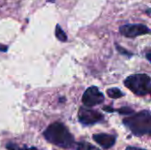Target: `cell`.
Returning a JSON list of instances; mask_svg holds the SVG:
<instances>
[{
  "mask_svg": "<svg viewBox=\"0 0 151 150\" xmlns=\"http://www.w3.org/2000/svg\"><path fill=\"white\" fill-rule=\"evenodd\" d=\"M43 136L50 143L64 149H70L74 143L73 136L69 130L59 122L49 126L44 131Z\"/></svg>",
  "mask_w": 151,
  "mask_h": 150,
  "instance_id": "cell-1",
  "label": "cell"
},
{
  "mask_svg": "<svg viewBox=\"0 0 151 150\" xmlns=\"http://www.w3.org/2000/svg\"><path fill=\"white\" fill-rule=\"evenodd\" d=\"M124 125L135 135L142 136L149 134L151 136V113L142 111L130 116L123 120Z\"/></svg>",
  "mask_w": 151,
  "mask_h": 150,
  "instance_id": "cell-2",
  "label": "cell"
},
{
  "mask_svg": "<svg viewBox=\"0 0 151 150\" xmlns=\"http://www.w3.org/2000/svg\"><path fill=\"white\" fill-rule=\"evenodd\" d=\"M151 79L147 74H134L125 80L126 87L137 95H145L150 91Z\"/></svg>",
  "mask_w": 151,
  "mask_h": 150,
  "instance_id": "cell-3",
  "label": "cell"
},
{
  "mask_svg": "<svg viewBox=\"0 0 151 150\" xmlns=\"http://www.w3.org/2000/svg\"><path fill=\"white\" fill-rule=\"evenodd\" d=\"M104 100V95L100 92V90L93 86L88 88L82 96V103L87 107H93L102 103Z\"/></svg>",
  "mask_w": 151,
  "mask_h": 150,
  "instance_id": "cell-4",
  "label": "cell"
},
{
  "mask_svg": "<svg viewBox=\"0 0 151 150\" xmlns=\"http://www.w3.org/2000/svg\"><path fill=\"white\" fill-rule=\"evenodd\" d=\"M119 32L126 37H136L142 34H150L151 30L143 24H128L119 27Z\"/></svg>",
  "mask_w": 151,
  "mask_h": 150,
  "instance_id": "cell-5",
  "label": "cell"
},
{
  "mask_svg": "<svg viewBox=\"0 0 151 150\" xmlns=\"http://www.w3.org/2000/svg\"><path fill=\"white\" fill-rule=\"evenodd\" d=\"M103 118L104 116L96 111L90 110L85 107H81L79 110V120L83 125H93L101 121Z\"/></svg>",
  "mask_w": 151,
  "mask_h": 150,
  "instance_id": "cell-6",
  "label": "cell"
},
{
  "mask_svg": "<svg viewBox=\"0 0 151 150\" xmlns=\"http://www.w3.org/2000/svg\"><path fill=\"white\" fill-rule=\"evenodd\" d=\"M93 140L104 149H111L116 142V137L107 133H97L93 135Z\"/></svg>",
  "mask_w": 151,
  "mask_h": 150,
  "instance_id": "cell-7",
  "label": "cell"
},
{
  "mask_svg": "<svg viewBox=\"0 0 151 150\" xmlns=\"http://www.w3.org/2000/svg\"><path fill=\"white\" fill-rule=\"evenodd\" d=\"M107 95L113 99H117V98H120L124 95V94L117 88H110L107 90Z\"/></svg>",
  "mask_w": 151,
  "mask_h": 150,
  "instance_id": "cell-8",
  "label": "cell"
},
{
  "mask_svg": "<svg viewBox=\"0 0 151 150\" xmlns=\"http://www.w3.org/2000/svg\"><path fill=\"white\" fill-rule=\"evenodd\" d=\"M55 34H56V37H57L60 42H66L67 36H66L65 33L63 31V29L61 28V27H60L59 25H57V26H56Z\"/></svg>",
  "mask_w": 151,
  "mask_h": 150,
  "instance_id": "cell-9",
  "label": "cell"
},
{
  "mask_svg": "<svg viewBox=\"0 0 151 150\" xmlns=\"http://www.w3.org/2000/svg\"><path fill=\"white\" fill-rule=\"evenodd\" d=\"M76 150H99L98 149H96L95 146L91 145L90 143L85 142V141H81L79 142L77 144L76 147Z\"/></svg>",
  "mask_w": 151,
  "mask_h": 150,
  "instance_id": "cell-10",
  "label": "cell"
},
{
  "mask_svg": "<svg viewBox=\"0 0 151 150\" xmlns=\"http://www.w3.org/2000/svg\"><path fill=\"white\" fill-rule=\"evenodd\" d=\"M118 112H119L120 114H124V115H128V114H133L134 113V110H132L129 107H122L121 109L117 110Z\"/></svg>",
  "mask_w": 151,
  "mask_h": 150,
  "instance_id": "cell-11",
  "label": "cell"
},
{
  "mask_svg": "<svg viewBox=\"0 0 151 150\" xmlns=\"http://www.w3.org/2000/svg\"><path fill=\"white\" fill-rule=\"evenodd\" d=\"M6 149L8 150H27V149H22V148H20L18 145L13 144V143H8L6 145Z\"/></svg>",
  "mask_w": 151,
  "mask_h": 150,
  "instance_id": "cell-12",
  "label": "cell"
},
{
  "mask_svg": "<svg viewBox=\"0 0 151 150\" xmlns=\"http://www.w3.org/2000/svg\"><path fill=\"white\" fill-rule=\"evenodd\" d=\"M117 49L119 50V51L120 52V53H123V54H126V55H131V53H129V52H127L125 49H122L120 46H119V45H117Z\"/></svg>",
  "mask_w": 151,
  "mask_h": 150,
  "instance_id": "cell-13",
  "label": "cell"
},
{
  "mask_svg": "<svg viewBox=\"0 0 151 150\" xmlns=\"http://www.w3.org/2000/svg\"><path fill=\"white\" fill-rule=\"evenodd\" d=\"M7 46L6 45H3V44H0V51H3V52H5L7 51Z\"/></svg>",
  "mask_w": 151,
  "mask_h": 150,
  "instance_id": "cell-14",
  "label": "cell"
},
{
  "mask_svg": "<svg viewBox=\"0 0 151 150\" xmlns=\"http://www.w3.org/2000/svg\"><path fill=\"white\" fill-rule=\"evenodd\" d=\"M127 150H146L143 149H140V148H136V147H127Z\"/></svg>",
  "mask_w": 151,
  "mask_h": 150,
  "instance_id": "cell-15",
  "label": "cell"
},
{
  "mask_svg": "<svg viewBox=\"0 0 151 150\" xmlns=\"http://www.w3.org/2000/svg\"><path fill=\"white\" fill-rule=\"evenodd\" d=\"M146 57H147V59H148L150 62H151V50H149V51L146 53Z\"/></svg>",
  "mask_w": 151,
  "mask_h": 150,
  "instance_id": "cell-16",
  "label": "cell"
},
{
  "mask_svg": "<svg viewBox=\"0 0 151 150\" xmlns=\"http://www.w3.org/2000/svg\"><path fill=\"white\" fill-rule=\"evenodd\" d=\"M27 150H37V149H35V148H30V149H27Z\"/></svg>",
  "mask_w": 151,
  "mask_h": 150,
  "instance_id": "cell-17",
  "label": "cell"
},
{
  "mask_svg": "<svg viewBox=\"0 0 151 150\" xmlns=\"http://www.w3.org/2000/svg\"><path fill=\"white\" fill-rule=\"evenodd\" d=\"M150 94H151V87H150Z\"/></svg>",
  "mask_w": 151,
  "mask_h": 150,
  "instance_id": "cell-18",
  "label": "cell"
}]
</instances>
